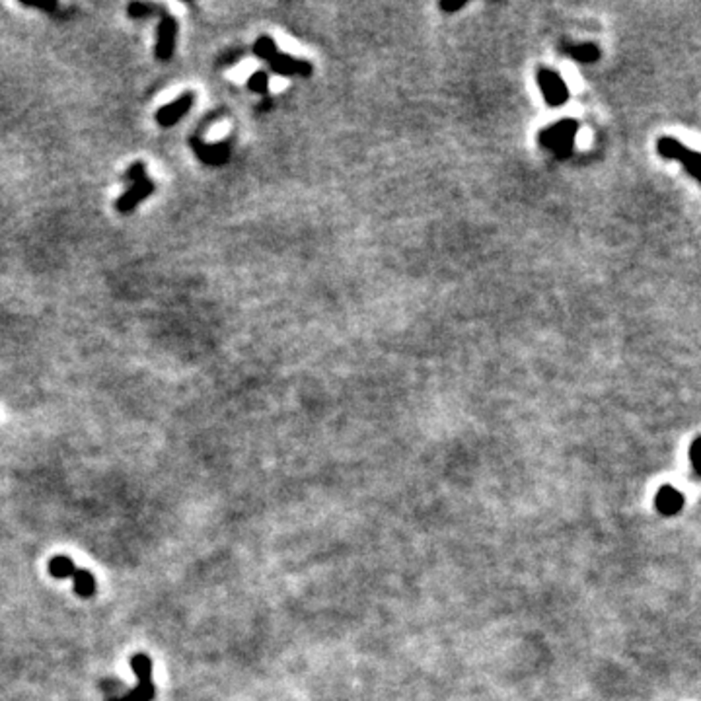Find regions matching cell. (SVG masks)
<instances>
[{"label":"cell","mask_w":701,"mask_h":701,"mask_svg":"<svg viewBox=\"0 0 701 701\" xmlns=\"http://www.w3.org/2000/svg\"><path fill=\"white\" fill-rule=\"evenodd\" d=\"M577 133H579V123L565 119V121L556 123L549 129L541 131L540 143L543 148H549L559 158H567L573 150V140L577 137Z\"/></svg>","instance_id":"1"},{"label":"cell","mask_w":701,"mask_h":701,"mask_svg":"<svg viewBox=\"0 0 701 701\" xmlns=\"http://www.w3.org/2000/svg\"><path fill=\"white\" fill-rule=\"evenodd\" d=\"M131 666L137 674L138 684L135 690H131L129 694L117 697L111 701H153L156 695V688L153 684V663L145 653H137L131 658Z\"/></svg>","instance_id":"2"},{"label":"cell","mask_w":701,"mask_h":701,"mask_svg":"<svg viewBox=\"0 0 701 701\" xmlns=\"http://www.w3.org/2000/svg\"><path fill=\"white\" fill-rule=\"evenodd\" d=\"M658 153L664 158L682 162V166L688 170V174L700 177V156L694 150H690L684 145H680L676 138L664 137L658 140Z\"/></svg>","instance_id":"3"},{"label":"cell","mask_w":701,"mask_h":701,"mask_svg":"<svg viewBox=\"0 0 701 701\" xmlns=\"http://www.w3.org/2000/svg\"><path fill=\"white\" fill-rule=\"evenodd\" d=\"M538 84H540V90L543 94V99L548 101L549 106H561L569 98L567 86L553 70H541L538 74Z\"/></svg>","instance_id":"4"},{"label":"cell","mask_w":701,"mask_h":701,"mask_svg":"<svg viewBox=\"0 0 701 701\" xmlns=\"http://www.w3.org/2000/svg\"><path fill=\"white\" fill-rule=\"evenodd\" d=\"M175 38H177V22L174 16H162L158 23V39H156V57L160 61L172 59L175 49Z\"/></svg>","instance_id":"5"},{"label":"cell","mask_w":701,"mask_h":701,"mask_svg":"<svg viewBox=\"0 0 701 701\" xmlns=\"http://www.w3.org/2000/svg\"><path fill=\"white\" fill-rule=\"evenodd\" d=\"M154 189H156L154 182L146 180V177L145 180H140V182L133 183V187H131L129 191H125L121 197L117 199V211L123 214L133 213V211L138 206V203L145 201Z\"/></svg>","instance_id":"6"},{"label":"cell","mask_w":701,"mask_h":701,"mask_svg":"<svg viewBox=\"0 0 701 701\" xmlns=\"http://www.w3.org/2000/svg\"><path fill=\"white\" fill-rule=\"evenodd\" d=\"M191 106H193V94L185 92L175 101L166 104V106L162 107L160 111L156 114V121L160 123L162 127H172V125H175V123L182 119L183 115L189 114Z\"/></svg>","instance_id":"7"},{"label":"cell","mask_w":701,"mask_h":701,"mask_svg":"<svg viewBox=\"0 0 701 701\" xmlns=\"http://www.w3.org/2000/svg\"><path fill=\"white\" fill-rule=\"evenodd\" d=\"M191 146L199 156V160H203L209 166H222L224 162L228 160L230 156V145L228 143H216V145H206L199 138H191Z\"/></svg>","instance_id":"8"},{"label":"cell","mask_w":701,"mask_h":701,"mask_svg":"<svg viewBox=\"0 0 701 701\" xmlns=\"http://www.w3.org/2000/svg\"><path fill=\"white\" fill-rule=\"evenodd\" d=\"M267 62L271 65L273 72L281 74V77H292V74H298V77H310V74H312V65H310V62L294 59V57H290V55L277 53L271 61Z\"/></svg>","instance_id":"9"},{"label":"cell","mask_w":701,"mask_h":701,"mask_svg":"<svg viewBox=\"0 0 701 701\" xmlns=\"http://www.w3.org/2000/svg\"><path fill=\"white\" fill-rule=\"evenodd\" d=\"M70 579L74 580V590H77V595L80 598H92L96 595V579H94V575L90 571L77 569Z\"/></svg>","instance_id":"10"},{"label":"cell","mask_w":701,"mask_h":701,"mask_svg":"<svg viewBox=\"0 0 701 701\" xmlns=\"http://www.w3.org/2000/svg\"><path fill=\"white\" fill-rule=\"evenodd\" d=\"M74 571H77L74 561L67 556H55L49 561V573L53 575L55 579H70Z\"/></svg>","instance_id":"11"},{"label":"cell","mask_w":701,"mask_h":701,"mask_svg":"<svg viewBox=\"0 0 701 701\" xmlns=\"http://www.w3.org/2000/svg\"><path fill=\"white\" fill-rule=\"evenodd\" d=\"M569 53L575 61L579 62H595L598 57H600V51L598 47L592 45V43H585V45H577L569 49Z\"/></svg>","instance_id":"12"},{"label":"cell","mask_w":701,"mask_h":701,"mask_svg":"<svg viewBox=\"0 0 701 701\" xmlns=\"http://www.w3.org/2000/svg\"><path fill=\"white\" fill-rule=\"evenodd\" d=\"M253 53L258 55L260 59H263V61H271L275 55L279 53V51H277V43H275L273 39L263 35V38H260L258 41H255V45H253Z\"/></svg>","instance_id":"13"},{"label":"cell","mask_w":701,"mask_h":701,"mask_svg":"<svg viewBox=\"0 0 701 701\" xmlns=\"http://www.w3.org/2000/svg\"><path fill=\"white\" fill-rule=\"evenodd\" d=\"M680 504H682V497H680L676 491H672V489H664L663 493L658 495V507H661V511L674 512L678 511Z\"/></svg>","instance_id":"14"},{"label":"cell","mask_w":701,"mask_h":701,"mask_svg":"<svg viewBox=\"0 0 701 701\" xmlns=\"http://www.w3.org/2000/svg\"><path fill=\"white\" fill-rule=\"evenodd\" d=\"M248 88L258 94H267L269 90V74L267 72H253L250 80H248Z\"/></svg>","instance_id":"15"},{"label":"cell","mask_w":701,"mask_h":701,"mask_svg":"<svg viewBox=\"0 0 701 701\" xmlns=\"http://www.w3.org/2000/svg\"><path fill=\"white\" fill-rule=\"evenodd\" d=\"M154 8L150 4H143V2H133L129 4V16L135 18V20H143V18H148L153 14Z\"/></svg>","instance_id":"16"},{"label":"cell","mask_w":701,"mask_h":701,"mask_svg":"<svg viewBox=\"0 0 701 701\" xmlns=\"http://www.w3.org/2000/svg\"><path fill=\"white\" fill-rule=\"evenodd\" d=\"M146 177V166L143 164V162H137V164H133L127 172H125V180L127 182H131V183H137V182H140V180H145Z\"/></svg>","instance_id":"17"},{"label":"cell","mask_w":701,"mask_h":701,"mask_svg":"<svg viewBox=\"0 0 701 701\" xmlns=\"http://www.w3.org/2000/svg\"><path fill=\"white\" fill-rule=\"evenodd\" d=\"M26 6L38 8V10H55V8H57V2H43V4H39V2H28Z\"/></svg>","instance_id":"18"},{"label":"cell","mask_w":701,"mask_h":701,"mask_svg":"<svg viewBox=\"0 0 701 701\" xmlns=\"http://www.w3.org/2000/svg\"><path fill=\"white\" fill-rule=\"evenodd\" d=\"M441 8L446 12H456L460 8H464V2H442Z\"/></svg>","instance_id":"19"}]
</instances>
